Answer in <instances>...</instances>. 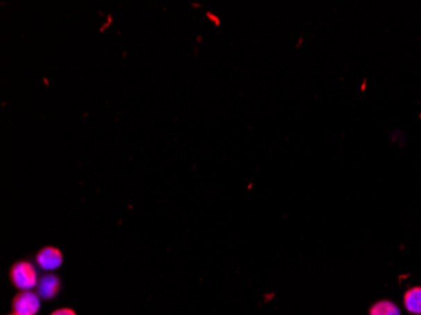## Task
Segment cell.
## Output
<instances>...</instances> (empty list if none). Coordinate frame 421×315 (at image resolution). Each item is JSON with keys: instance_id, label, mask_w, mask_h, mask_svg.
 <instances>
[{"instance_id": "1", "label": "cell", "mask_w": 421, "mask_h": 315, "mask_svg": "<svg viewBox=\"0 0 421 315\" xmlns=\"http://www.w3.org/2000/svg\"><path fill=\"white\" fill-rule=\"evenodd\" d=\"M10 280L14 287L21 289L22 291H28L35 288L40 281L35 267L27 261H19L14 264L10 270Z\"/></svg>"}, {"instance_id": "2", "label": "cell", "mask_w": 421, "mask_h": 315, "mask_svg": "<svg viewBox=\"0 0 421 315\" xmlns=\"http://www.w3.org/2000/svg\"><path fill=\"white\" fill-rule=\"evenodd\" d=\"M41 308V296L31 290L22 291L14 298V315H35Z\"/></svg>"}, {"instance_id": "3", "label": "cell", "mask_w": 421, "mask_h": 315, "mask_svg": "<svg viewBox=\"0 0 421 315\" xmlns=\"http://www.w3.org/2000/svg\"><path fill=\"white\" fill-rule=\"evenodd\" d=\"M35 260L42 270L53 271L62 265V253L55 247H44L37 254Z\"/></svg>"}, {"instance_id": "4", "label": "cell", "mask_w": 421, "mask_h": 315, "mask_svg": "<svg viewBox=\"0 0 421 315\" xmlns=\"http://www.w3.org/2000/svg\"><path fill=\"white\" fill-rule=\"evenodd\" d=\"M61 288V281L53 274L42 276L37 284V294L41 299H53Z\"/></svg>"}, {"instance_id": "5", "label": "cell", "mask_w": 421, "mask_h": 315, "mask_svg": "<svg viewBox=\"0 0 421 315\" xmlns=\"http://www.w3.org/2000/svg\"><path fill=\"white\" fill-rule=\"evenodd\" d=\"M404 305L410 313L421 315V287L409 289L404 295Z\"/></svg>"}, {"instance_id": "6", "label": "cell", "mask_w": 421, "mask_h": 315, "mask_svg": "<svg viewBox=\"0 0 421 315\" xmlns=\"http://www.w3.org/2000/svg\"><path fill=\"white\" fill-rule=\"evenodd\" d=\"M370 315H401L400 309L393 302L381 300L373 304L370 309Z\"/></svg>"}, {"instance_id": "7", "label": "cell", "mask_w": 421, "mask_h": 315, "mask_svg": "<svg viewBox=\"0 0 421 315\" xmlns=\"http://www.w3.org/2000/svg\"><path fill=\"white\" fill-rule=\"evenodd\" d=\"M51 315H76V313L71 309L63 308L55 310V313H52Z\"/></svg>"}, {"instance_id": "8", "label": "cell", "mask_w": 421, "mask_h": 315, "mask_svg": "<svg viewBox=\"0 0 421 315\" xmlns=\"http://www.w3.org/2000/svg\"><path fill=\"white\" fill-rule=\"evenodd\" d=\"M14 315V314H13Z\"/></svg>"}]
</instances>
